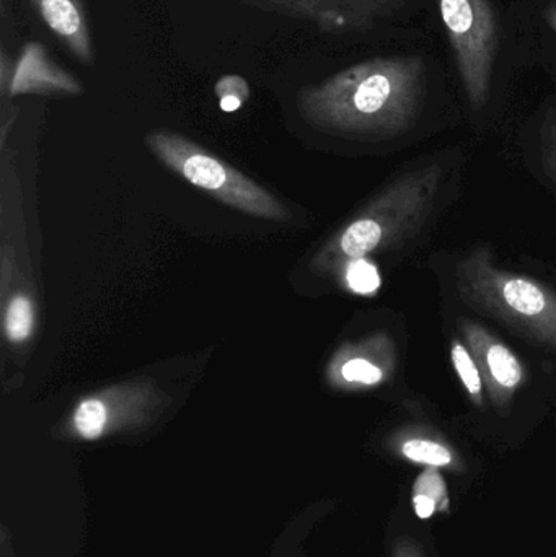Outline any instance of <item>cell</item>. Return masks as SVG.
Masks as SVG:
<instances>
[{"label": "cell", "mask_w": 556, "mask_h": 557, "mask_svg": "<svg viewBox=\"0 0 556 557\" xmlns=\"http://www.w3.org/2000/svg\"><path fill=\"white\" fill-rule=\"evenodd\" d=\"M545 18H547L548 25L556 33V0H552L548 3L547 10H545Z\"/></svg>", "instance_id": "ffe728a7"}, {"label": "cell", "mask_w": 556, "mask_h": 557, "mask_svg": "<svg viewBox=\"0 0 556 557\" xmlns=\"http://www.w3.org/2000/svg\"><path fill=\"white\" fill-rule=\"evenodd\" d=\"M415 512L420 519L428 520L434 516L440 506L436 500L431 497L424 496V494H415L413 496Z\"/></svg>", "instance_id": "d6986e66"}, {"label": "cell", "mask_w": 556, "mask_h": 557, "mask_svg": "<svg viewBox=\"0 0 556 557\" xmlns=\"http://www.w3.org/2000/svg\"><path fill=\"white\" fill-rule=\"evenodd\" d=\"M441 180L440 165L421 166L395 180L326 242L313 258L312 270L339 274L349 261L388 250L410 237L433 209Z\"/></svg>", "instance_id": "7a4b0ae2"}, {"label": "cell", "mask_w": 556, "mask_h": 557, "mask_svg": "<svg viewBox=\"0 0 556 557\" xmlns=\"http://www.w3.org/2000/svg\"><path fill=\"white\" fill-rule=\"evenodd\" d=\"M3 334L10 344L26 343L35 333L36 308L28 290L3 292Z\"/></svg>", "instance_id": "7c38bea8"}, {"label": "cell", "mask_w": 556, "mask_h": 557, "mask_svg": "<svg viewBox=\"0 0 556 557\" xmlns=\"http://www.w3.org/2000/svg\"><path fill=\"white\" fill-rule=\"evenodd\" d=\"M401 454L415 463L427 465V467H447L453 463V454L449 448L437 442L428 438H411L401 445Z\"/></svg>", "instance_id": "5bb4252c"}, {"label": "cell", "mask_w": 556, "mask_h": 557, "mask_svg": "<svg viewBox=\"0 0 556 557\" xmlns=\"http://www.w3.org/2000/svg\"><path fill=\"white\" fill-rule=\"evenodd\" d=\"M49 32L84 65H94L95 48L84 0H29Z\"/></svg>", "instance_id": "8fae6325"}, {"label": "cell", "mask_w": 556, "mask_h": 557, "mask_svg": "<svg viewBox=\"0 0 556 557\" xmlns=\"http://www.w3.org/2000/svg\"><path fill=\"white\" fill-rule=\"evenodd\" d=\"M450 357H453L454 369H456L460 382L466 386L473 401L482 405L485 380H483L482 370H480L473 354L470 352L469 346L454 339L453 346H450Z\"/></svg>", "instance_id": "4fadbf2b"}, {"label": "cell", "mask_w": 556, "mask_h": 557, "mask_svg": "<svg viewBox=\"0 0 556 557\" xmlns=\"http://www.w3.org/2000/svg\"><path fill=\"white\" fill-rule=\"evenodd\" d=\"M339 274L345 278L349 290L355 294L372 295L381 287V274L368 258L349 261Z\"/></svg>", "instance_id": "9a60e30c"}, {"label": "cell", "mask_w": 556, "mask_h": 557, "mask_svg": "<svg viewBox=\"0 0 556 557\" xmlns=\"http://www.w3.org/2000/svg\"><path fill=\"white\" fill-rule=\"evenodd\" d=\"M462 334L482 370L483 380L496 408H508L512 396L524 383L526 372L521 360L505 343L479 323L462 321Z\"/></svg>", "instance_id": "9c48e42d"}, {"label": "cell", "mask_w": 556, "mask_h": 557, "mask_svg": "<svg viewBox=\"0 0 556 557\" xmlns=\"http://www.w3.org/2000/svg\"><path fill=\"white\" fill-rule=\"evenodd\" d=\"M165 393L149 379L131 380L78 399L64 424V434L98 442L149 428L169 406Z\"/></svg>", "instance_id": "5b68a950"}, {"label": "cell", "mask_w": 556, "mask_h": 557, "mask_svg": "<svg viewBox=\"0 0 556 557\" xmlns=\"http://www.w3.org/2000/svg\"><path fill=\"white\" fill-rule=\"evenodd\" d=\"M460 78L473 110L485 107L495 65V12L489 0H440Z\"/></svg>", "instance_id": "8992f818"}, {"label": "cell", "mask_w": 556, "mask_h": 557, "mask_svg": "<svg viewBox=\"0 0 556 557\" xmlns=\"http://www.w3.org/2000/svg\"><path fill=\"white\" fill-rule=\"evenodd\" d=\"M394 346L385 334L359 344H345L330 360L326 380L338 389L372 388L381 385L394 369Z\"/></svg>", "instance_id": "30bf717a"}, {"label": "cell", "mask_w": 556, "mask_h": 557, "mask_svg": "<svg viewBox=\"0 0 556 557\" xmlns=\"http://www.w3.org/2000/svg\"><path fill=\"white\" fill-rule=\"evenodd\" d=\"M214 91L219 98V107L225 113L240 110L242 104L250 98V87L240 75H224L219 78Z\"/></svg>", "instance_id": "2e32d148"}, {"label": "cell", "mask_w": 556, "mask_h": 557, "mask_svg": "<svg viewBox=\"0 0 556 557\" xmlns=\"http://www.w3.org/2000/svg\"><path fill=\"white\" fill-rule=\"evenodd\" d=\"M544 162L556 180V113L551 116L544 133Z\"/></svg>", "instance_id": "ac0fdd59"}, {"label": "cell", "mask_w": 556, "mask_h": 557, "mask_svg": "<svg viewBox=\"0 0 556 557\" xmlns=\"http://www.w3.org/2000/svg\"><path fill=\"white\" fill-rule=\"evenodd\" d=\"M0 90L3 100L20 95H62L78 97L84 85L49 58L41 42H26L15 64L2 49L0 58Z\"/></svg>", "instance_id": "ba28073f"}, {"label": "cell", "mask_w": 556, "mask_h": 557, "mask_svg": "<svg viewBox=\"0 0 556 557\" xmlns=\"http://www.w3.org/2000/svg\"><path fill=\"white\" fill-rule=\"evenodd\" d=\"M460 297L483 313L556 354V292L535 278L502 270L477 248L456 268Z\"/></svg>", "instance_id": "3957f363"}, {"label": "cell", "mask_w": 556, "mask_h": 557, "mask_svg": "<svg viewBox=\"0 0 556 557\" xmlns=\"http://www.w3.org/2000/svg\"><path fill=\"white\" fill-rule=\"evenodd\" d=\"M146 144L163 165L222 205L264 221H287L291 218L289 209L284 208L280 199L263 186L188 137L173 131L157 129L147 134Z\"/></svg>", "instance_id": "277c9868"}, {"label": "cell", "mask_w": 556, "mask_h": 557, "mask_svg": "<svg viewBox=\"0 0 556 557\" xmlns=\"http://www.w3.org/2000/svg\"><path fill=\"white\" fill-rule=\"evenodd\" d=\"M264 10L306 20L332 35L366 32L400 7L401 0H248Z\"/></svg>", "instance_id": "52a82bcc"}, {"label": "cell", "mask_w": 556, "mask_h": 557, "mask_svg": "<svg viewBox=\"0 0 556 557\" xmlns=\"http://www.w3.org/2000/svg\"><path fill=\"white\" fill-rule=\"evenodd\" d=\"M427 91L420 55L374 58L297 94L300 116L325 133L349 137L400 136L417 123Z\"/></svg>", "instance_id": "6da1fadb"}, {"label": "cell", "mask_w": 556, "mask_h": 557, "mask_svg": "<svg viewBox=\"0 0 556 557\" xmlns=\"http://www.w3.org/2000/svg\"><path fill=\"white\" fill-rule=\"evenodd\" d=\"M415 494H424V496L431 497L440 507L447 506L446 483L437 468L430 467L418 478L417 484H415Z\"/></svg>", "instance_id": "e0dca14e"}]
</instances>
